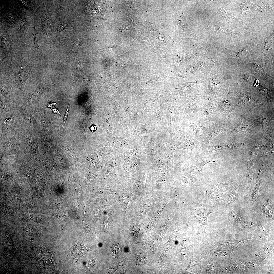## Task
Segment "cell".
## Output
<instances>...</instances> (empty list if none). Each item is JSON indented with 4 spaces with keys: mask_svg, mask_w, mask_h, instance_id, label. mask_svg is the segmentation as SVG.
I'll list each match as a JSON object with an SVG mask.
<instances>
[{
    "mask_svg": "<svg viewBox=\"0 0 274 274\" xmlns=\"http://www.w3.org/2000/svg\"><path fill=\"white\" fill-rule=\"evenodd\" d=\"M36 128L28 125L24 130L20 129L21 144L23 149L26 159L30 162L42 163V158L39 150L40 135L37 134Z\"/></svg>",
    "mask_w": 274,
    "mask_h": 274,
    "instance_id": "cell-1",
    "label": "cell"
},
{
    "mask_svg": "<svg viewBox=\"0 0 274 274\" xmlns=\"http://www.w3.org/2000/svg\"><path fill=\"white\" fill-rule=\"evenodd\" d=\"M215 161L206 147L200 148L194 158L186 163L183 168V179L185 184L194 186L193 179L195 175L203 170L206 164Z\"/></svg>",
    "mask_w": 274,
    "mask_h": 274,
    "instance_id": "cell-2",
    "label": "cell"
},
{
    "mask_svg": "<svg viewBox=\"0 0 274 274\" xmlns=\"http://www.w3.org/2000/svg\"><path fill=\"white\" fill-rule=\"evenodd\" d=\"M20 129H16L13 136L8 140L1 142L0 150L5 157L12 166L19 167L26 160V156L20 142Z\"/></svg>",
    "mask_w": 274,
    "mask_h": 274,
    "instance_id": "cell-3",
    "label": "cell"
},
{
    "mask_svg": "<svg viewBox=\"0 0 274 274\" xmlns=\"http://www.w3.org/2000/svg\"><path fill=\"white\" fill-rule=\"evenodd\" d=\"M8 113V115L3 114V116H1L2 126L0 136L1 143L6 141L7 140H9V138H10L11 135H12V133L15 128L16 127L19 128L20 126L18 125V124H17L18 118H17L18 117H17L16 110H11Z\"/></svg>",
    "mask_w": 274,
    "mask_h": 274,
    "instance_id": "cell-4",
    "label": "cell"
},
{
    "mask_svg": "<svg viewBox=\"0 0 274 274\" xmlns=\"http://www.w3.org/2000/svg\"><path fill=\"white\" fill-rule=\"evenodd\" d=\"M190 209L191 214L187 219L189 221L193 218L197 219L200 224L206 225L208 224V217L213 213H218L213 207L209 205L194 203L191 204Z\"/></svg>",
    "mask_w": 274,
    "mask_h": 274,
    "instance_id": "cell-5",
    "label": "cell"
},
{
    "mask_svg": "<svg viewBox=\"0 0 274 274\" xmlns=\"http://www.w3.org/2000/svg\"><path fill=\"white\" fill-rule=\"evenodd\" d=\"M26 185L24 180L17 178L13 186L6 194V196L11 202L15 209L19 212L20 211L21 201L25 193Z\"/></svg>",
    "mask_w": 274,
    "mask_h": 274,
    "instance_id": "cell-6",
    "label": "cell"
},
{
    "mask_svg": "<svg viewBox=\"0 0 274 274\" xmlns=\"http://www.w3.org/2000/svg\"><path fill=\"white\" fill-rule=\"evenodd\" d=\"M184 146L179 158H192L203 147L201 143L189 132L184 134Z\"/></svg>",
    "mask_w": 274,
    "mask_h": 274,
    "instance_id": "cell-7",
    "label": "cell"
},
{
    "mask_svg": "<svg viewBox=\"0 0 274 274\" xmlns=\"http://www.w3.org/2000/svg\"><path fill=\"white\" fill-rule=\"evenodd\" d=\"M228 130L224 126L217 124L211 120L207 122L206 128L199 142L203 147H206L212 142V140L214 138L222 132Z\"/></svg>",
    "mask_w": 274,
    "mask_h": 274,
    "instance_id": "cell-8",
    "label": "cell"
},
{
    "mask_svg": "<svg viewBox=\"0 0 274 274\" xmlns=\"http://www.w3.org/2000/svg\"><path fill=\"white\" fill-rule=\"evenodd\" d=\"M34 66L30 62L21 70L13 73V81L15 86L21 92H23L26 82L30 76L33 72Z\"/></svg>",
    "mask_w": 274,
    "mask_h": 274,
    "instance_id": "cell-9",
    "label": "cell"
},
{
    "mask_svg": "<svg viewBox=\"0 0 274 274\" xmlns=\"http://www.w3.org/2000/svg\"><path fill=\"white\" fill-rule=\"evenodd\" d=\"M199 116L201 121L208 122L212 120L211 118L216 105L212 101H208L198 105Z\"/></svg>",
    "mask_w": 274,
    "mask_h": 274,
    "instance_id": "cell-10",
    "label": "cell"
},
{
    "mask_svg": "<svg viewBox=\"0 0 274 274\" xmlns=\"http://www.w3.org/2000/svg\"><path fill=\"white\" fill-rule=\"evenodd\" d=\"M21 173L19 167H14L10 170L1 173L0 176L1 188L8 187L13 181L17 178L19 174Z\"/></svg>",
    "mask_w": 274,
    "mask_h": 274,
    "instance_id": "cell-11",
    "label": "cell"
},
{
    "mask_svg": "<svg viewBox=\"0 0 274 274\" xmlns=\"http://www.w3.org/2000/svg\"><path fill=\"white\" fill-rule=\"evenodd\" d=\"M17 110L21 116L23 123L35 128L39 132L41 130L38 123L33 116L31 110L22 106L19 103L17 105Z\"/></svg>",
    "mask_w": 274,
    "mask_h": 274,
    "instance_id": "cell-12",
    "label": "cell"
},
{
    "mask_svg": "<svg viewBox=\"0 0 274 274\" xmlns=\"http://www.w3.org/2000/svg\"><path fill=\"white\" fill-rule=\"evenodd\" d=\"M23 210L26 213H38L40 209V200L37 198H28L25 196L22 198L20 209Z\"/></svg>",
    "mask_w": 274,
    "mask_h": 274,
    "instance_id": "cell-13",
    "label": "cell"
},
{
    "mask_svg": "<svg viewBox=\"0 0 274 274\" xmlns=\"http://www.w3.org/2000/svg\"><path fill=\"white\" fill-rule=\"evenodd\" d=\"M23 93L21 100L19 103L21 105L31 111L39 106V100L32 94L25 91Z\"/></svg>",
    "mask_w": 274,
    "mask_h": 274,
    "instance_id": "cell-14",
    "label": "cell"
},
{
    "mask_svg": "<svg viewBox=\"0 0 274 274\" xmlns=\"http://www.w3.org/2000/svg\"><path fill=\"white\" fill-rule=\"evenodd\" d=\"M198 190L201 195L204 198L215 204H219L224 202V200L214 190L209 191L204 188L201 187L199 188Z\"/></svg>",
    "mask_w": 274,
    "mask_h": 274,
    "instance_id": "cell-15",
    "label": "cell"
},
{
    "mask_svg": "<svg viewBox=\"0 0 274 274\" xmlns=\"http://www.w3.org/2000/svg\"><path fill=\"white\" fill-rule=\"evenodd\" d=\"M207 126V122L201 121L197 123L191 122L189 125L192 135L199 141Z\"/></svg>",
    "mask_w": 274,
    "mask_h": 274,
    "instance_id": "cell-16",
    "label": "cell"
},
{
    "mask_svg": "<svg viewBox=\"0 0 274 274\" xmlns=\"http://www.w3.org/2000/svg\"><path fill=\"white\" fill-rule=\"evenodd\" d=\"M4 248L5 252L9 256H13L16 253V249L11 235L7 231L5 238Z\"/></svg>",
    "mask_w": 274,
    "mask_h": 274,
    "instance_id": "cell-17",
    "label": "cell"
},
{
    "mask_svg": "<svg viewBox=\"0 0 274 274\" xmlns=\"http://www.w3.org/2000/svg\"><path fill=\"white\" fill-rule=\"evenodd\" d=\"M30 189L31 197L40 199L43 197L42 189L33 180L32 177L26 179Z\"/></svg>",
    "mask_w": 274,
    "mask_h": 274,
    "instance_id": "cell-18",
    "label": "cell"
},
{
    "mask_svg": "<svg viewBox=\"0 0 274 274\" xmlns=\"http://www.w3.org/2000/svg\"><path fill=\"white\" fill-rule=\"evenodd\" d=\"M38 226L35 224H29L22 227L23 231L19 237L37 236L39 233V230Z\"/></svg>",
    "mask_w": 274,
    "mask_h": 274,
    "instance_id": "cell-19",
    "label": "cell"
},
{
    "mask_svg": "<svg viewBox=\"0 0 274 274\" xmlns=\"http://www.w3.org/2000/svg\"><path fill=\"white\" fill-rule=\"evenodd\" d=\"M237 146L235 143H230L224 145H216L212 142L210 143L206 148L210 154L219 150H233L236 149Z\"/></svg>",
    "mask_w": 274,
    "mask_h": 274,
    "instance_id": "cell-20",
    "label": "cell"
},
{
    "mask_svg": "<svg viewBox=\"0 0 274 274\" xmlns=\"http://www.w3.org/2000/svg\"><path fill=\"white\" fill-rule=\"evenodd\" d=\"M229 215L236 224L241 226L249 227L253 225L250 220L238 215L232 209H230Z\"/></svg>",
    "mask_w": 274,
    "mask_h": 274,
    "instance_id": "cell-21",
    "label": "cell"
},
{
    "mask_svg": "<svg viewBox=\"0 0 274 274\" xmlns=\"http://www.w3.org/2000/svg\"><path fill=\"white\" fill-rule=\"evenodd\" d=\"M19 213V216L26 221L36 222L41 224L43 223L44 221L41 216L38 213H22L20 212Z\"/></svg>",
    "mask_w": 274,
    "mask_h": 274,
    "instance_id": "cell-22",
    "label": "cell"
},
{
    "mask_svg": "<svg viewBox=\"0 0 274 274\" xmlns=\"http://www.w3.org/2000/svg\"><path fill=\"white\" fill-rule=\"evenodd\" d=\"M11 85L8 82H3L0 84V92L4 97L6 101L9 105L11 102L10 93Z\"/></svg>",
    "mask_w": 274,
    "mask_h": 274,
    "instance_id": "cell-23",
    "label": "cell"
},
{
    "mask_svg": "<svg viewBox=\"0 0 274 274\" xmlns=\"http://www.w3.org/2000/svg\"><path fill=\"white\" fill-rule=\"evenodd\" d=\"M4 197L1 198V210L3 214L6 215H12L15 213L14 210Z\"/></svg>",
    "mask_w": 274,
    "mask_h": 274,
    "instance_id": "cell-24",
    "label": "cell"
},
{
    "mask_svg": "<svg viewBox=\"0 0 274 274\" xmlns=\"http://www.w3.org/2000/svg\"><path fill=\"white\" fill-rule=\"evenodd\" d=\"M48 87L46 84L39 83L35 87L32 95L39 100L43 96L44 92Z\"/></svg>",
    "mask_w": 274,
    "mask_h": 274,
    "instance_id": "cell-25",
    "label": "cell"
},
{
    "mask_svg": "<svg viewBox=\"0 0 274 274\" xmlns=\"http://www.w3.org/2000/svg\"><path fill=\"white\" fill-rule=\"evenodd\" d=\"M241 121L239 122L237 126L232 127L230 130L225 135L229 136L243 132L246 130V128L248 125L244 124L242 121V115Z\"/></svg>",
    "mask_w": 274,
    "mask_h": 274,
    "instance_id": "cell-26",
    "label": "cell"
},
{
    "mask_svg": "<svg viewBox=\"0 0 274 274\" xmlns=\"http://www.w3.org/2000/svg\"><path fill=\"white\" fill-rule=\"evenodd\" d=\"M247 120L250 124L255 125H263L271 121L267 117L264 116H256L248 118Z\"/></svg>",
    "mask_w": 274,
    "mask_h": 274,
    "instance_id": "cell-27",
    "label": "cell"
},
{
    "mask_svg": "<svg viewBox=\"0 0 274 274\" xmlns=\"http://www.w3.org/2000/svg\"><path fill=\"white\" fill-rule=\"evenodd\" d=\"M210 186L211 189L219 192L225 193L228 190V185L226 183L212 182Z\"/></svg>",
    "mask_w": 274,
    "mask_h": 274,
    "instance_id": "cell-28",
    "label": "cell"
},
{
    "mask_svg": "<svg viewBox=\"0 0 274 274\" xmlns=\"http://www.w3.org/2000/svg\"><path fill=\"white\" fill-rule=\"evenodd\" d=\"M262 140L259 139L256 140L252 148L249 152V160L253 162L257 158L259 146L261 144Z\"/></svg>",
    "mask_w": 274,
    "mask_h": 274,
    "instance_id": "cell-29",
    "label": "cell"
},
{
    "mask_svg": "<svg viewBox=\"0 0 274 274\" xmlns=\"http://www.w3.org/2000/svg\"><path fill=\"white\" fill-rule=\"evenodd\" d=\"M218 108L220 112L223 113H228L231 111L230 104L227 100H223L218 105Z\"/></svg>",
    "mask_w": 274,
    "mask_h": 274,
    "instance_id": "cell-30",
    "label": "cell"
},
{
    "mask_svg": "<svg viewBox=\"0 0 274 274\" xmlns=\"http://www.w3.org/2000/svg\"><path fill=\"white\" fill-rule=\"evenodd\" d=\"M253 162L249 160L247 163L246 174V180L248 184L250 183L253 177Z\"/></svg>",
    "mask_w": 274,
    "mask_h": 274,
    "instance_id": "cell-31",
    "label": "cell"
},
{
    "mask_svg": "<svg viewBox=\"0 0 274 274\" xmlns=\"http://www.w3.org/2000/svg\"><path fill=\"white\" fill-rule=\"evenodd\" d=\"M273 144H267L264 146V149L262 156L264 158L268 157L273 153Z\"/></svg>",
    "mask_w": 274,
    "mask_h": 274,
    "instance_id": "cell-32",
    "label": "cell"
},
{
    "mask_svg": "<svg viewBox=\"0 0 274 274\" xmlns=\"http://www.w3.org/2000/svg\"><path fill=\"white\" fill-rule=\"evenodd\" d=\"M260 183V179H257L252 192L251 199V202L252 203L255 202L257 199L259 193Z\"/></svg>",
    "mask_w": 274,
    "mask_h": 274,
    "instance_id": "cell-33",
    "label": "cell"
},
{
    "mask_svg": "<svg viewBox=\"0 0 274 274\" xmlns=\"http://www.w3.org/2000/svg\"><path fill=\"white\" fill-rule=\"evenodd\" d=\"M87 251V249L84 246H80L75 249L74 253V256L76 258H80L84 255Z\"/></svg>",
    "mask_w": 274,
    "mask_h": 274,
    "instance_id": "cell-34",
    "label": "cell"
},
{
    "mask_svg": "<svg viewBox=\"0 0 274 274\" xmlns=\"http://www.w3.org/2000/svg\"><path fill=\"white\" fill-rule=\"evenodd\" d=\"M84 42L83 39L77 37H73L71 41L72 46L75 47L77 50H78L80 46Z\"/></svg>",
    "mask_w": 274,
    "mask_h": 274,
    "instance_id": "cell-35",
    "label": "cell"
},
{
    "mask_svg": "<svg viewBox=\"0 0 274 274\" xmlns=\"http://www.w3.org/2000/svg\"><path fill=\"white\" fill-rule=\"evenodd\" d=\"M218 31L220 33L231 36H239V32L232 30L227 28H220L218 30Z\"/></svg>",
    "mask_w": 274,
    "mask_h": 274,
    "instance_id": "cell-36",
    "label": "cell"
},
{
    "mask_svg": "<svg viewBox=\"0 0 274 274\" xmlns=\"http://www.w3.org/2000/svg\"><path fill=\"white\" fill-rule=\"evenodd\" d=\"M273 209L271 204L269 201H267V202L263 206L262 210L263 212H265L266 214L269 215L270 216H272V215L273 212Z\"/></svg>",
    "mask_w": 274,
    "mask_h": 274,
    "instance_id": "cell-37",
    "label": "cell"
},
{
    "mask_svg": "<svg viewBox=\"0 0 274 274\" xmlns=\"http://www.w3.org/2000/svg\"><path fill=\"white\" fill-rule=\"evenodd\" d=\"M0 106L1 112L3 114L5 115H7L8 113L6 107V103L5 101L2 97V96L0 95Z\"/></svg>",
    "mask_w": 274,
    "mask_h": 274,
    "instance_id": "cell-38",
    "label": "cell"
},
{
    "mask_svg": "<svg viewBox=\"0 0 274 274\" xmlns=\"http://www.w3.org/2000/svg\"><path fill=\"white\" fill-rule=\"evenodd\" d=\"M237 190L236 187L231 192L228 199V201L230 202H233L236 198Z\"/></svg>",
    "mask_w": 274,
    "mask_h": 274,
    "instance_id": "cell-39",
    "label": "cell"
},
{
    "mask_svg": "<svg viewBox=\"0 0 274 274\" xmlns=\"http://www.w3.org/2000/svg\"><path fill=\"white\" fill-rule=\"evenodd\" d=\"M44 214L55 217L60 220L64 219V218H65L66 216V215L65 214L64 212H63L51 213H44Z\"/></svg>",
    "mask_w": 274,
    "mask_h": 274,
    "instance_id": "cell-40",
    "label": "cell"
},
{
    "mask_svg": "<svg viewBox=\"0 0 274 274\" xmlns=\"http://www.w3.org/2000/svg\"><path fill=\"white\" fill-rule=\"evenodd\" d=\"M33 46L37 49H39L40 47V43L39 40V38L37 34L35 33L33 34Z\"/></svg>",
    "mask_w": 274,
    "mask_h": 274,
    "instance_id": "cell-41",
    "label": "cell"
},
{
    "mask_svg": "<svg viewBox=\"0 0 274 274\" xmlns=\"http://www.w3.org/2000/svg\"><path fill=\"white\" fill-rule=\"evenodd\" d=\"M251 68L254 71L261 72L263 70V68L259 64L255 62L252 63L251 65Z\"/></svg>",
    "mask_w": 274,
    "mask_h": 274,
    "instance_id": "cell-42",
    "label": "cell"
},
{
    "mask_svg": "<svg viewBox=\"0 0 274 274\" xmlns=\"http://www.w3.org/2000/svg\"><path fill=\"white\" fill-rule=\"evenodd\" d=\"M220 12L222 15V16L225 18H227L230 19H234L235 18L233 14L224 10H221Z\"/></svg>",
    "mask_w": 274,
    "mask_h": 274,
    "instance_id": "cell-43",
    "label": "cell"
},
{
    "mask_svg": "<svg viewBox=\"0 0 274 274\" xmlns=\"http://www.w3.org/2000/svg\"><path fill=\"white\" fill-rule=\"evenodd\" d=\"M70 102H69V104H68V107H67V108L66 110V112H65V114H64V119H63V125H64L65 123V122H66V119H67V116H68V111H69V106H70Z\"/></svg>",
    "mask_w": 274,
    "mask_h": 274,
    "instance_id": "cell-44",
    "label": "cell"
},
{
    "mask_svg": "<svg viewBox=\"0 0 274 274\" xmlns=\"http://www.w3.org/2000/svg\"><path fill=\"white\" fill-rule=\"evenodd\" d=\"M128 26L124 25L121 27L119 29V31L122 33L126 32L128 30Z\"/></svg>",
    "mask_w": 274,
    "mask_h": 274,
    "instance_id": "cell-45",
    "label": "cell"
},
{
    "mask_svg": "<svg viewBox=\"0 0 274 274\" xmlns=\"http://www.w3.org/2000/svg\"><path fill=\"white\" fill-rule=\"evenodd\" d=\"M94 263L93 261H90L88 262L86 265V268L88 269H90L93 266Z\"/></svg>",
    "mask_w": 274,
    "mask_h": 274,
    "instance_id": "cell-46",
    "label": "cell"
},
{
    "mask_svg": "<svg viewBox=\"0 0 274 274\" xmlns=\"http://www.w3.org/2000/svg\"><path fill=\"white\" fill-rule=\"evenodd\" d=\"M263 170V169H261V168H260V169H259V173H258V176H257V179H258V178L259 176V175H260V174H261V172H262V170Z\"/></svg>",
    "mask_w": 274,
    "mask_h": 274,
    "instance_id": "cell-47",
    "label": "cell"
}]
</instances>
